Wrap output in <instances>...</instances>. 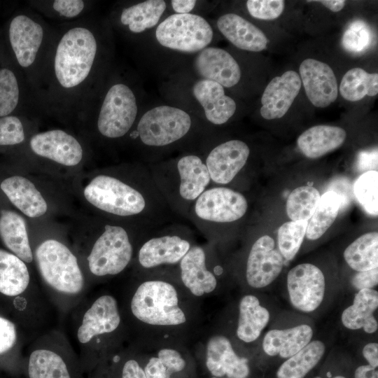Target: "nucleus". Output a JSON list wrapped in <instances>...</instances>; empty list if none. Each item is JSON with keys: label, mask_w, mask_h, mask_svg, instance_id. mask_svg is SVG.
<instances>
[{"label": "nucleus", "mask_w": 378, "mask_h": 378, "mask_svg": "<svg viewBox=\"0 0 378 378\" xmlns=\"http://www.w3.org/2000/svg\"><path fill=\"white\" fill-rule=\"evenodd\" d=\"M119 172L99 174L85 186L84 197L95 209L148 231L183 220L168 206L146 164L139 162Z\"/></svg>", "instance_id": "f257e3e1"}, {"label": "nucleus", "mask_w": 378, "mask_h": 378, "mask_svg": "<svg viewBox=\"0 0 378 378\" xmlns=\"http://www.w3.org/2000/svg\"><path fill=\"white\" fill-rule=\"evenodd\" d=\"M214 136V130L175 104L144 106L126 139L139 162L146 164L181 153L201 150Z\"/></svg>", "instance_id": "f03ea898"}, {"label": "nucleus", "mask_w": 378, "mask_h": 378, "mask_svg": "<svg viewBox=\"0 0 378 378\" xmlns=\"http://www.w3.org/2000/svg\"><path fill=\"white\" fill-rule=\"evenodd\" d=\"M105 30L79 24L61 34L51 54L50 82L53 90L64 97L76 94L101 68H106L110 47Z\"/></svg>", "instance_id": "7ed1b4c3"}, {"label": "nucleus", "mask_w": 378, "mask_h": 378, "mask_svg": "<svg viewBox=\"0 0 378 378\" xmlns=\"http://www.w3.org/2000/svg\"><path fill=\"white\" fill-rule=\"evenodd\" d=\"M214 37L211 24L202 15L171 13L143 40L144 47H147L144 50L148 61L164 70V73H167L174 59L176 63L170 74L176 69L178 59L179 64L176 70L209 46Z\"/></svg>", "instance_id": "20e7f679"}, {"label": "nucleus", "mask_w": 378, "mask_h": 378, "mask_svg": "<svg viewBox=\"0 0 378 378\" xmlns=\"http://www.w3.org/2000/svg\"><path fill=\"white\" fill-rule=\"evenodd\" d=\"M146 165L171 211L187 220L192 204L211 186L201 150L181 153Z\"/></svg>", "instance_id": "39448f33"}, {"label": "nucleus", "mask_w": 378, "mask_h": 378, "mask_svg": "<svg viewBox=\"0 0 378 378\" xmlns=\"http://www.w3.org/2000/svg\"><path fill=\"white\" fill-rule=\"evenodd\" d=\"M162 93L169 102L184 108L213 130L227 123L237 109L221 85L184 70L168 75Z\"/></svg>", "instance_id": "423d86ee"}, {"label": "nucleus", "mask_w": 378, "mask_h": 378, "mask_svg": "<svg viewBox=\"0 0 378 378\" xmlns=\"http://www.w3.org/2000/svg\"><path fill=\"white\" fill-rule=\"evenodd\" d=\"M103 92L96 119L97 132L108 140L126 139L144 107L140 86L116 78L109 80Z\"/></svg>", "instance_id": "0eeeda50"}, {"label": "nucleus", "mask_w": 378, "mask_h": 378, "mask_svg": "<svg viewBox=\"0 0 378 378\" xmlns=\"http://www.w3.org/2000/svg\"><path fill=\"white\" fill-rule=\"evenodd\" d=\"M248 202L241 192L228 186L211 185L190 206L187 220L211 242L226 225L241 220Z\"/></svg>", "instance_id": "6e6552de"}, {"label": "nucleus", "mask_w": 378, "mask_h": 378, "mask_svg": "<svg viewBox=\"0 0 378 378\" xmlns=\"http://www.w3.org/2000/svg\"><path fill=\"white\" fill-rule=\"evenodd\" d=\"M150 231L130 224H104L88 256L91 274L106 277L122 273L134 257L135 246Z\"/></svg>", "instance_id": "1a4fd4ad"}, {"label": "nucleus", "mask_w": 378, "mask_h": 378, "mask_svg": "<svg viewBox=\"0 0 378 378\" xmlns=\"http://www.w3.org/2000/svg\"><path fill=\"white\" fill-rule=\"evenodd\" d=\"M195 242L193 230L183 220L173 221L150 230L141 239L135 255L143 270H159L178 265Z\"/></svg>", "instance_id": "9d476101"}, {"label": "nucleus", "mask_w": 378, "mask_h": 378, "mask_svg": "<svg viewBox=\"0 0 378 378\" xmlns=\"http://www.w3.org/2000/svg\"><path fill=\"white\" fill-rule=\"evenodd\" d=\"M173 283L161 278L144 280L136 288L130 311L139 321L153 326L173 327L187 321Z\"/></svg>", "instance_id": "9b49d317"}, {"label": "nucleus", "mask_w": 378, "mask_h": 378, "mask_svg": "<svg viewBox=\"0 0 378 378\" xmlns=\"http://www.w3.org/2000/svg\"><path fill=\"white\" fill-rule=\"evenodd\" d=\"M38 271L46 284L60 295L76 296L85 286V279L78 260L62 242L46 239L35 251Z\"/></svg>", "instance_id": "f8f14e48"}, {"label": "nucleus", "mask_w": 378, "mask_h": 378, "mask_svg": "<svg viewBox=\"0 0 378 378\" xmlns=\"http://www.w3.org/2000/svg\"><path fill=\"white\" fill-rule=\"evenodd\" d=\"M214 136L202 147L211 185L227 186L232 183L246 167L251 155L248 144L232 139L217 142Z\"/></svg>", "instance_id": "ddd939ff"}, {"label": "nucleus", "mask_w": 378, "mask_h": 378, "mask_svg": "<svg viewBox=\"0 0 378 378\" xmlns=\"http://www.w3.org/2000/svg\"><path fill=\"white\" fill-rule=\"evenodd\" d=\"M42 22L31 15L18 14L10 21L8 40L18 65L27 70L36 67L48 36Z\"/></svg>", "instance_id": "4468645a"}, {"label": "nucleus", "mask_w": 378, "mask_h": 378, "mask_svg": "<svg viewBox=\"0 0 378 378\" xmlns=\"http://www.w3.org/2000/svg\"><path fill=\"white\" fill-rule=\"evenodd\" d=\"M178 70L213 80L225 88L236 86L241 78L240 65L232 54L223 48L211 46L192 57Z\"/></svg>", "instance_id": "2eb2a0df"}, {"label": "nucleus", "mask_w": 378, "mask_h": 378, "mask_svg": "<svg viewBox=\"0 0 378 378\" xmlns=\"http://www.w3.org/2000/svg\"><path fill=\"white\" fill-rule=\"evenodd\" d=\"M287 289L290 302L295 309L305 313L314 312L324 298L323 273L313 264H299L288 273Z\"/></svg>", "instance_id": "dca6fc26"}, {"label": "nucleus", "mask_w": 378, "mask_h": 378, "mask_svg": "<svg viewBox=\"0 0 378 378\" xmlns=\"http://www.w3.org/2000/svg\"><path fill=\"white\" fill-rule=\"evenodd\" d=\"M211 250L209 244H195L178 265L181 282L195 296L213 292L222 272L220 266L210 267Z\"/></svg>", "instance_id": "f3484780"}, {"label": "nucleus", "mask_w": 378, "mask_h": 378, "mask_svg": "<svg viewBox=\"0 0 378 378\" xmlns=\"http://www.w3.org/2000/svg\"><path fill=\"white\" fill-rule=\"evenodd\" d=\"M121 323V316L116 299L105 294L97 298L84 312L76 330L79 344L88 347L105 335L115 332Z\"/></svg>", "instance_id": "a211bd4d"}, {"label": "nucleus", "mask_w": 378, "mask_h": 378, "mask_svg": "<svg viewBox=\"0 0 378 378\" xmlns=\"http://www.w3.org/2000/svg\"><path fill=\"white\" fill-rule=\"evenodd\" d=\"M284 258L275 246L274 239L262 235L252 244L246 262L245 276L253 288H262L272 284L280 274Z\"/></svg>", "instance_id": "6ab92c4d"}, {"label": "nucleus", "mask_w": 378, "mask_h": 378, "mask_svg": "<svg viewBox=\"0 0 378 378\" xmlns=\"http://www.w3.org/2000/svg\"><path fill=\"white\" fill-rule=\"evenodd\" d=\"M167 10L168 1L164 0L139 1L118 8L114 21L128 35L143 38L156 27Z\"/></svg>", "instance_id": "aec40b11"}, {"label": "nucleus", "mask_w": 378, "mask_h": 378, "mask_svg": "<svg viewBox=\"0 0 378 378\" xmlns=\"http://www.w3.org/2000/svg\"><path fill=\"white\" fill-rule=\"evenodd\" d=\"M29 146L36 155L64 166H76L83 159V150L80 142L62 130L35 134L30 139Z\"/></svg>", "instance_id": "412c9836"}, {"label": "nucleus", "mask_w": 378, "mask_h": 378, "mask_svg": "<svg viewBox=\"0 0 378 378\" xmlns=\"http://www.w3.org/2000/svg\"><path fill=\"white\" fill-rule=\"evenodd\" d=\"M299 71L307 97L314 106L325 108L335 101L338 86L336 76L328 64L307 58L302 62Z\"/></svg>", "instance_id": "4be33fe9"}, {"label": "nucleus", "mask_w": 378, "mask_h": 378, "mask_svg": "<svg viewBox=\"0 0 378 378\" xmlns=\"http://www.w3.org/2000/svg\"><path fill=\"white\" fill-rule=\"evenodd\" d=\"M301 85L300 77L295 71L289 70L274 77L262 93L261 116L266 120L283 117L298 94Z\"/></svg>", "instance_id": "5701e85b"}, {"label": "nucleus", "mask_w": 378, "mask_h": 378, "mask_svg": "<svg viewBox=\"0 0 378 378\" xmlns=\"http://www.w3.org/2000/svg\"><path fill=\"white\" fill-rule=\"evenodd\" d=\"M206 347V365L213 376L220 378L248 377L247 359L237 355L228 338L220 335L212 336Z\"/></svg>", "instance_id": "b1692460"}, {"label": "nucleus", "mask_w": 378, "mask_h": 378, "mask_svg": "<svg viewBox=\"0 0 378 378\" xmlns=\"http://www.w3.org/2000/svg\"><path fill=\"white\" fill-rule=\"evenodd\" d=\"M220 33L236 48L249 52H260L267 48L268 39L263 31L242 16L227 13L216 20Z\"/></svg>", "instance_id": "393cba45"}, {"label": "nucleus", "mask_w": 378, "mask_h": 378, "mask_svg": "<svg viewBox=\"0 0 378 378\" xmlns=\"http://www.w3.org/2000/svg\"><path fill=\"white\" fill-rule=\"evenodd\" d=\"M0 191L26 216L38 218L47 211L48 204L41 193L31 181L22 176L13 175L3 178Z\"/></svg>", "instance_id": "a878e982"}, {"label": "nucleus", "mask_w": 378, "mask_h": 378, "mask_svg": "<svg viewBox=\"0 0 378 378\" xmlns=\"http://www.w3.org/2000/svg\"><path fill=\"white\" fill-rule=\"evenodd\" d=\"M0 239L10 252L24 262L33 261L34 255L26 223L17 211L6 207L0 208Z\"/></svg>", "instance_id": "bb28decb"}, {"label": "nucleus", "mask_w": 378, "mask_h": 378, "mask_svg": "<svg viewBox=\"0 0 378 378\" xmlns=\"http://www.w3.org/2000/svg\"><path fill=\"white\" fill-rule=\"evenodd\" d=\"M313 337V330L307 324L268 331L264 337L262 349L271 356L288 358L307 345Z\"/></svg>", "instance_id": "cd10ccee"}, {"label": "nucleus", "mask_w": 378, "mask_h": 378, "mask_svg": "<svg viewBox=\"0 0 378 378\" xmlns=\"http://www.w3.org/2000/svg\"><path fill=\"white\" fill-rule=\"evenodd\" d=\"M346 137V132L342 127L321 125L302 132L298 138L297 144L306 157L314 159L341 146Z\"/></svg>", "instance_id": "c85d7f7f"}, {"label": "nucleus", "mask_w": 378, "mask_h": 378, "mask_svg": "<svg viewBox=\"0 0 378 378\" xmlns=\"http://www.w3.org/2000/svg\"><path fill=\"white\" fill-rule=\"evenodd\" d=\"M378 307V292L374 289H363L355 295L353 304L342 312L341 321L350 330L363 329L372 334L377 330L378 323L374 316Z\"/></svg>", "instance_id": "c756f323"}, {"label": "nucleus", "mask_w": 378, "mask_h": 378, "mask_svg": "<svg viewBox=\"0 0 378 378\" xmlns=\"http://www.w3.org/2000/svg\"><path fill=\"white\" fill-rule=\"evenodd\" d=\"M28 378H76L67 360L56 351L46 347L34 349L27 363Z\"/></svg>", "instance_id": "7c9ffc66"}, {"label": "nucleus", "mask_w": 378, "mask_h": 378, "mask_svg": "<svg viewBox=\"0 0 378 378\" xmlns=\"http://www.w3.org/2000/svg\"><path fill=\"white\" fill-rule=\"evenodd\" d=\"M270 318L269 311L255 295H244L239 304L238 338L247 343L255 341L268 324Z\"/></svg>", "instance_id": "2f4dec72"}, {"label": "nucleus", "mask_w": 378, "mask_h": 378, "mask_svg": "<svg viewBox=\"0 0 378 378\" xmlns=\"http://www.w3.org/2000/svg\"><path fill=\"white\" fill-rule=\"evenodd\" d=\"M26 263L9 251L0 248V293L13 297L24 293L30 284Z\"/></svg>", "instance_id": "473e14b6"}, {"label": "nucleus", "mask_w": 378, "mask_h": 378, "mask_svg": "<svg viewBox=\"0 0 378 378\" xmlns=\"http://www.w3.org/2000/svg\"><path fill=\"white\" fill-rule=\"evenodd\" d=\"M326 351L323 342L311 341L279 367L277 378H304L321 360Z\"/></svg>", "instance_id": "72a5a7b5"}, {"label": "nucleus", "mask_w": 378, "mask_h": 378, "mask_svg": "<svg viewBox=\"0 0 378 378\" xmlns=\"http://www.w3.org/2000/svg\"><path fill=\"white\" fill-rule=\"evenodd\" d=\"M344 258L356 272L378 267V233L370 232L360 236L346 248Z\"/></svg>", "instance_id": "f704fd0d"}, {"label": "nucleus", "mask_w": 378, "mask_h": 378, "mask_svg": "<svg viewBox=\"0 0 378 378\" xmlns=\"http://www.w3.org/2000/svg\"><path fill=\"white\" fill-rule=\"evenodd\" d=\"M342 195L330 190L320 197L319 202L308 222L306 237L316 240L321 237L336 219L342 206Z\"/></svg>", "instance_id": "c9c22d12"}, {"label": "nucleus", "mask_w": 378, "mask_h": 378, "mask_svg": "<svg viewBox=\"0 0 378 378\" xmlns=\"http://www.w3.org/2000/svg\"><path fill=\"white\" fill-rule=\"evenodd\" d=\"M340 92L350 102H357L366 95L374 97L378 93V74H370L360 68L349 70L343 76Z\"/></svg>", "instance_id": "e433bc0d"}, {"label": "nucleus", "mask_w": 378, "mask_h": 378, "mask_svg": "<svg viewBox=\"0 0 378 378\" xmlns=\"http://www.w3.org/2000/svg\"><path fill=\"white\" fill-rule=\"evenodd\" d=\"M321 195L314 187L303 186L295 188L288 195L286 209L292 221L311 218L320 200Z\"/></svg>", "instance_id": "4c0bfd02"}, {"label": "nucleus", "mask_w": 378, "mask_h": 378, "mask_svg": "<svg viewBox=\"0 0 378 378\" xmlns=\"http://www.w3.org/2000/svg\"><path fill=\"white\" fill-rule=\"evenodd\" d=\"M186 361L181 354L172 348L161 349L144 368L146 378H171L173 373L183 370Z\"/></svg>", "instance_id": "58836bf2"}, {"label": "nucleus", "mask_w": 378, "mask_h": 378, "mask_svg": "<svg viewBox=\"0 0 378 378\" xmlns=\"http://www.w3.org/2000/svg\"><path fill=\"white\" fill-rule=\"evenodd\" d=\"M307 220L289 221L278 230V248L286 260H293L298 253L306 234Z\"/></svg>", "instance_id": "ea45409f"}, {"label": "nucleus", "mask_w": 378, "mask_h": 378, "mask_svg": "<svg viewBox=\"0 0 378 378\" xmlns=\"http://www.w3.org/2000/svg\"><path fill=\"white\" fill-rule=\"evenodd\" d=\"M378 172L368 171L354 183V195L363 209L370 214H378Z\"/></svg>", "instance_id": "a19ab883"}, {"label": "nucleus", "mask_w": 378, "mask_h": 378, "mask_svg": "<svg viewBox=\"0 0 378 378\" xmlns=\"http://www.w3.org/2000/svg\"><path fill=\"white\" fill-rule=\"evenodd\" d=\"M20 99V88L15 74L8 68L0 69V118L10 115Z\"/></svg>", "instance_id": "79ce46f5"}, {"label": "nucleus", "mask_w": 378, "mask_h": 378, "mask_svg": "<svg viewBox=\"0 0 378 378\" xmlns=\"http://www.w3.org/2000/svg\"><path fill=\"white\" fill-rule=\"evenodd\" d=\"M372 38L370 26L364 21L357 20L352 22L344 32L342 45L349 52L363 53L370 48Z\"/></svg>", "instance_id": "37998d69"}, {"label": "nucleus", "mask_w": 378, "mask_h": 378, "mask_svg": "<svg viewBox=\"0 0 378 378\" xmlns=\"http://www.w3.org/2000/svg\"><path fill=\"white\" fill-rule=\"evenodd\" d=\"M25 130L21 119L15 115L0 118V146H13L24 142Z\"/></svg>", "instance_id": "c03bdc74"}, {"label": "nucleus", "mask_w": 378, "mask_h": 378, "mask_svg": "<svg viewBox=\"0 0 378 378\" xmlns=\"http://www.w3.org/2000/svg\"><path fill=\"white\" fill-rule=\"evenodd\" d=\"M246 9L250 15L255 19L271 20L279 18L285 8L282 0H248Z\"/></svg>", "instance_id": "a18cd8bd"}, {"label": "nucleus", "mask_w": 378, "mask_h": 378, "mask_svg": "<svg viewBox=\"0 0 378 378\" xmlns=\"http://www.w3.org/2000/svg\"><path fill=\"white\" fill-rule=\"evenodd\" d=\"M52 9L60 17L73 19L80 15L85 9V2L82 0H55Z\"/></svg>", "instance_id": "49530a36"}, {"label": "nucleus", "mask_w": 378, "mask_h": 378, "mask_svg": "<svg viewBox=\"0 0 378 378\" xmlns=\"http://www.w3.org/2000/svg\"><path fill=\"white\" fill-rule=\"evenodd\" d=\"M16 340L17 332L14 323L0 316V355L13 348Z\"/></svg>", "instance_id": "de8ad7c7"}, {"label": "nucleus", "mask_w": 378, "mask_h": 378, "mask_svg": "<svg viewBox=\"0 0 378 378\" xmlns=\"http://www.w3.org/2000/svg\"><path fill=\"white\" fill-rule=\"evenodd\" d=\"M352 286L358 290L363 289H373L378 284V267L357 272L351 278Z\"/></svg>", "instance_id": "09e8293b"}, {"label": "nucleus", "mask_w": 378, "mask_h": 378, "mask_svg": "<svg viewBox=\"0 0 378 378\" xmlns=\"http://www.w3.org/2000/svg\"><path fill=\"white\" fill-rule=\"evenodd\" d=\"M204 2L196 0H172L168 3V9L172 10V13L197 14V9L200 8V5Z\"/></svg>", "instance_id": "8fccbe9b"}, {"label": "nucleus", "mask_w": 378, "mask_h": 378, "mask_svg": "<svg viewBox=\"0 0 378 378\" xmlns=\"http://www.w3.org/2000/svg\"><path fill=\"white\" fill-rule=\"evenodd\" d=\"M358 167L361 170L374 171L375 167H377V150L360 153Z\"/></svg>", "instance_id": "3c124183"}, {"label": "nucleus", "mask_w": 378, "mask_h": 378, "mask_svg": "<svg viewBox=\"0 0 378 378\" xmlns=\"http://www.w3.org/2000/svg\"><path fill=\"white\" fill-rule=\"evenodd\" d=\"M121 378H146V376L139 363L134 359H129L123 365Z\"/></svg>", "instance_id": "603ef678"}, {"label": "nucleus", "mask_w": 378, "mask_h": 378, "mask_svg": "<svg viewBox=\"0 0 378 378\" xmlns=\"http://www.w3.org/2000/svg\"><path fill=\"white\" fill-rule=\"evenodd\" d=\"M363 356L368 362L369 365L377 368L378 366V344L370 342L364 346Z\"/></svg>", "instance_id": "864d4df0"}, {"label": "nucleus", "mask_w": 378, "mask_h": 378, "mask_svg": "<svg viewBox=\"0 0 378 378\" xmlns=\"http://www.w3.org/2000/svg\"><path fill=\"white\" fill-rule=\"evenodd\" d=\"M355 378H378V371L376 368L370 365L358 367L354 373Z\"/></svg>", "instance_id": "5fc2aeb1"}, {"label": "nucleus", "mask_w": 378, "mask_h": 378, "mask_svg": "<svg viewBox=\"0 0 378 378\" xmlns=\"http://www.w3.org/2000/svg\"><path fill=\"white\" fill-rule=\"evenodd\" d=\"M315 1L321 3L326 8H328L332 12H338L341 10L346 4V1L343 0H321Z\"/></svg>", "instance_id": "6e6d98bb"}, {"label": "nucleus", "mask_w": 378, "mask_h": 378, "mask_svg": "<svg viewBox=\"0 0 378 378\" xmlns=\"http://www.w3.org/2000/svg\"><path fill=\"white\" fill-rule=\"evenodd\" d=\"M315 378H321V377H315ZM332 378H346V377H343V376H341V375H338V376L334 377H332Z\"/></svg>", "instance_id": "4d7b16f0"}, {"label": "nucleus", "mask_w": 378, "mask_h": 378, "mask_svg": "<svg viewBox=\"0 0 378 378\" xmlns=\"http://www.w3.org/2000/svg\"><path fill=\"white\" fill-rule=\"evenodd\" d=\"M222 378H228V377H222Z\"/></svg>", "instance_id": "13d9d810"}]
</instances>
